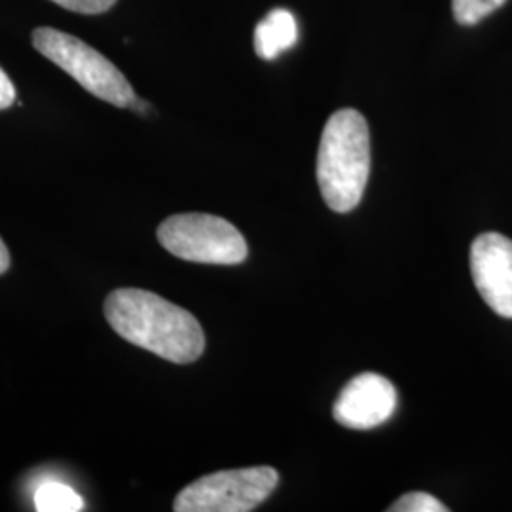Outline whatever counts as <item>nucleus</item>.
I'll use <instances>...</instances> for the list:
<instances>
[{
    "label": "nucleus",
    "instance_id": "20e7f679",
    "mask_svg": "<svg viewBox=\"0 0 512 512\" xmlns=\"http://www.w3.org/2000/svg\"><path fill=\"white\" fill-rule=\"evenodd\" d=\"M158 241L171 255L198 264L236 266L249 255L247 241L232 222L205 213L165 219L158 228Z\"/></svg>",
    "mask_w": 512,
    "mask_h": 512
},
{
    "label": "nucleus",
    "instance_id": "6e6552de",
    "mask_svg": "<svg viewBox=\"0 0 512 512\" xmlns=\"http://www.w3.org/2000/svg\"><path fill=\"white\" fill-rule=\"evenodd\" d=\"M298 40V25L289 10L275 8L256 25L255 52L266 61H274L291 50Z\"/></svg>",
    "mask_w": 512,
    "mask_h": 512
},
{
    "label": "nucleus",
    "instance_id": "1a4fd4ad",
    "mask_svg": "<svg viewBox=\"0 0 512 512\" xmlns=\"http://www.w3.org/2000/svg\"><path fill=\"white\" fill-rule=\"evenodd\" d=\"M38 512H78L84 509V499L63 482H44L35 492Z\"/></svg>",
    "mask_w": 512,
    "mask_h": 512
},
{
    "label": "nucleus",
    "instance_id": "39448f33",
    "mask_svg": "<svg viewBox=\"0 0 512 512\" xmlns=\"http://www.w3.org/2000/svg\"><path fill=\"white\" fill-rule=\"evenodd\" d=\"M279 473L272 467H247L202 476L177 495V512L255 511L274 494Z\"/></svg>",
    "mask_w": 512,
    "mask_h": 512
},
{
    "label": "nucleus",
    "instance_id": "0eeeda50",
    "mask_svg": "<svg viewBox=\"0 0 512 512\" xmlns=\"http://www.w3.org/2000/svg\"><path fill=\"white\" fill-rule=\"evenodd\" d=\"M471 274L492 310L512 319V241L501 234H480L471 245Z\"/></svg>",
    "mask_w": 512,
    "mask_h": 512
},
{
    "label": "nucleus",
    "instance_id": "f8f14e48",
    "mask_svg": "<svg viewBox=\"0 0 512 512\" xmlns=\"http://www.w3.org/2000/svg\"><path fill=\"white\" fill-rule=\"evenodd\" d=\"M55 4H59L65 10H71L76 14H86V16H97L110 10L116 0H52Z\"/></svg>",
    "mask_w": 512,
    "mask_h": 512
},
{
    "label": "nucleus",
    "instance_id": "f257e3e1",
    "mask_svg": "<svg viewBox=\"0 0 512 512\" xmlns=\"http://www.w3.org/2000/svg\"><path fill=\"white\" fill-rule=\"evenodd\" d=\"M105 317L120 338L177 365L198 361L205 349L200 321L150 291H112L105 300Z\"/></svg>",
    "mask_w": 512,
    "mask_h": 512
},
{
    "label": "nucleus",
    "instance_id": "4468645a",
    "mask_svg": "<svg viewBox=\"0 0 512 512\" xmlns=\"http://www.w3.org/2000/svg\"><path fill=\"white\" fill-rule=\"evenodd\" d=\"M8 268H10V253H8L6 243L0 238V275L6 274Z\"/></svg>",
    "mask_w": 512,
    "mask_h": 512
},
{
    "label": "nucleus",
    "instance_id": "7ed1b4c3",
    "mask_svg": "<svg viewBox=\"0 0 512 512\" xmlns=\"http://www.w3.org/2000/svg\"><path fill=\"white\" fill-rule=\"evenodd\" d=\"M33 46L59 69L73 76L86 92L114 107H131L137 97L126 76L105 55L80 38L52 27H38L33 31Z\"/></svg>",
    "mask_w": 512,
    "mask_h": 512
},
{
    "label": "nucleus",
    "instance_id": "423d86ee",
    "mask_svg": "<svg viewBox=\"0 0 512 512\" xmlns=\"http://www.w3.org/2000/svg\"><path fill=\"white\" fill-rule=\"evenodd\" d=\"M397 410V389L382 374L355 376L340 391L332 416L348 429L366 431L384 425Z\"/></svg>",
    "mask_w": 512,
    "mask_h": 512
},
{
    "label": "nucleus",
    "instance_id": "9b49d317",
    "mask_svg": "<svg viewBox=\"0 0 512 512\" xmlns=\"http://www.w3.org/2000/svg\"><path fill=\"white\" fill-rule=\"evenodd\" d=\"M389 512H446L448 507L442 505L437 497L427 492H410L397 499L389 509Z\"/></svg>",
    "mask_w": 512,
    "mask_h": 512
},
{
    "label": "nucleus",
    "instance_id": "9d476101",
    "mask_svg": "<svg viewBox=\"0 0 512 512\" xmlns=\"http://www.w3.org/2000/svg\"><path fill=\"white\" fill-rule=\"evenodd\" d=\"M507 0H452L454 18L461 25H476L499 10Z\"/></svg>",
    "mask_w": 512,
    "mask_h": 512
},
{
    "label": "nucleus",
    "instance_id": "ddd939ff",
    "mask_svg": "<svg viewBox=\"0 0 512 512\" xmlns=\"http://www.w3.org/2000/svg\"><path fill=\"white\" fill-rule=\"evenodd\" d=\"M14 101H16V86L10 80V76L4 73V69L0 67V110L12 107Z\"/></svg>",
    "mask_w": 512,
    "mask_h": 512
},
{
    "label": "nucleus",
    "instance_id": "f03ea898",
    "mask_svg": "<svg viewBox=\"0 0 512 512\" xmlns=\"http://www.w3.org/2000/svg\"><path fill=\"white\" fill-rule=\"evenodd\" d=\"M370 177V133L365 116L353 109L334 112L317 152V183L334 213H351Z\"/></svg>",
    "mask_w": 512,
    "mask_h": 512
}]
</instances>
